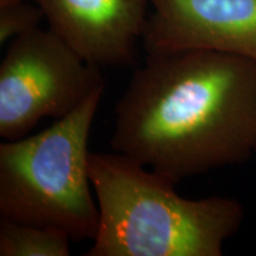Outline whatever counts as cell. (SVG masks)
I'll list each match as a JSON object with an SVG mask.
<instances>
[{
    "label": "cell",
    "instance_id": "ba28073f",
    "mask_svg": "<svg viewBox=\"0 0 256 256\" xmlns=\"http://www.w3.org/2000/svg\"><path fill=\"white\" fill-rule=\"evenodd\" d=\"M43 18L46 16L40 6L26 0L0 8V43L4 44L38 28Z\"/></svg>",
    "mask_w": 256,
    "mask_h": 256
},
{
    "label": "cell",
    "instance_id": "6da1fadb",
    "mask_svg": "<svg viewBox=\"0 0 256 256\" xmlns=\"http://www.w3.org/2000/svg\"><path fill=\"white\" fill-rule=\"evenodd\" d=\"M110 146L174 183L256 152V62L209 50L147 55L115 106Z\"/></svg>",
    "mask_w": 256,
    "mask_h": 256
},
{
    "label": "cell",
    "instance_id": "3957f363",
    "mask_svg": "<svg viewBox=\"0 0 256 256\" xmlns=\"http://www.w3.org/2000/svg\"><path fill=\"white\" fill-rule=\"evenodd\" d=\"M104 89L46 130L0 145V217L94 240L98 206L90 192L88 140Z\"/></svg>",
    "mask_w": 256,
    "mask_h": 256
},
{
    "label": "cell",
    "instance_id": "277c9868",
    "mask_svg": "<svg viewBox=\"0 0 256 256\" xmlns=\"http://www.w3.org/2000/svg\"><path fill=\"white\" fill-rule=\"evenodd\" d=\"M101 89L100 66L51 28H34L11 40L0 64V136L23 138L42 119H62Z\"/></svg>",
    "mask_w": 256,
    "mask_h": 256
},
{
    "label": "cell",
    "instance_id": "7a4b0ae2",
    "mask_svg": "<svg viewBox=\"0 0 256 256\" xmlns=\"http://www.w3.org/2000/svg\"><path fill=\"white\" fill-rule=\"evenodd\" d=\"M89 178L100 217L87 256H220L244 220L238 200H188L122 153H89Z\"/></svg>",
    "mask_w": 256,
    "mask_h": 256
},
{
    "label": "cell",
    "instance_id": "5b68a950",
    "mask_svg": "<svg viewBox=\"0 0 256 256\" xmlns=\"http://www.w3.org/2000/svg\"><path fill=\"white\" fill-rule=\"evenodd\" d=\"M147 55L209 50L256 62V0H148Z\"/></svg>",
    "mask_w": 256,
    "mask_h": 256
},
{
    "label": "cell",
    "instance_id": "9c48e42d",
    "mask_svg": "<svg viewBox=\"0 0 256 256\" xmlns=\"http://www.w3.org/2000/svg\"><path fill=\"white\" fill-rule=\"evenodd\" d=\"M24 2V0H0V8H4V6L17 4V2Z\"/></svg>",
    "mask_w": 256,
    "mask_h": 256
},
{
    "label": "cell",
    "instance_id": "52a82bcc",
    "mask_svg": "<svg viewBox=\"0 0 256 256\" xmlns=\"http://www.w3.org/2000/svg\"><path fill=\"white\" fill-rule=\"evenodd\" d=\"M70 241L62 229L0 217V256H68Z\"/></svg>",
    "mask_w": 256,
    "mask_h": 256
},
{
    "label": "cell",
    "instance_id": "8992f818",
    "mask_svg": "<svg viewBox=\"0 0 256 256\" xmlns=\"http://www.w3.org/2000/svg\"><path fill=\"white\" fill-rule=\"evenodd\" d=\"M50 28L100 68L126 66L147 24L148 0H34Z\"/></svg>",
    "mask_w": 256,
    "mask_h": 256
}]
</instances>
